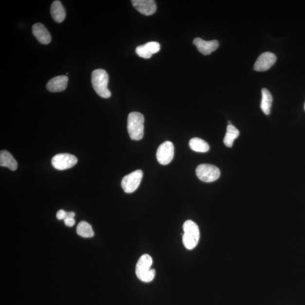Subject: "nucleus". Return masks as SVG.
Wrapping results in <instances>:
<instances>
[{
  "mask_svg": "<svg viewBox=\"0 0 305 305\" xmlns=\"http://www.w3.org/2000/svg\"><path fill=\"white\" fill-rule=\"evenodd\" d=\"M153 259L148 254H144L140 258L136 266V274L141 281L152 282L155 277L156 271L151 269Z\"/></svg>",
  "mask_w": 305,
  "mask_h": 305,
  "instance_id": "f257e3e1",
  "label": "nucleus"
},
{
  "mask_svg": "<svg viewBox=\"0 0 305 305\" xmlns=\"http://www.w3.org/2000/svg\"><path fill=\"white\" fill-rule=\"evenodd\" d=\"M144 117L139 112H132L128 116L127 129L129 136L133 140L143 139L144 136Z\"/></svg>",
  "mask_w": 305,
  "mask_h": 305,
  "instance_id": "f03ea898",
  "label": "nucleus"
},
{
  "mask_svg": "<svg viewBox=\"0 0 305 305\" xmlns=\"http://www.w3.org/2000/svg\"><path fill=\"white\" fill-rule=\"evenodd\" d=\"M108 76L105 70L97 69L92 73V85L94 90L104 99L109 98L111 93L108 89Z\"/></svg>",
  "mask_w": 305,
  "mask_h": 305,
  "instance_id": "7ed1b4c3",
  "label": "nucleus"
},
{
  "mask_svg": "<svg viewBox=\"0 0 305 305\" xmlns=\"http://www.w3.org/2000/svg\"><path fill=\"white\" fill-rule=\"evenodd\" d=\"M183 227V244L187 250H192L197 246L198 243L199 236H200L198 226L192 220H188L185 221Z\"/></svg>",
  "mask_w": 305,
  "mask_h": 305,
  "instance_id": "20e7f679",
  "label": "nucleus"
},
{
  "mask_svg": "<svg viewBox=\"0 0 305 305\" xmlns=\"http://www.w3.org/2000/svg\"><path fill=\"white\" fill-rule=\"evenodd\" d=\"M196 173L199 180L206 183L216 180L220 175L218 168L210 164H199L196 169Z\"/></svg>",
  "mask_w": 305,
  "mask_h": 305,
  "instance_id": "39448f33",
  "label": "nucleus"
},
{
  "mask_svg": "<svg viewBox=\"0 0 305 305\" xmlns=\"http://www.w3.org/2000/svg\"><path fill=\"white\" fill-rule=\"evenodd\" d=\"M143 177L142 170H137L132 173L126 175L122 179L121 186L127 194H131L138 188Z\"/></svg>",
  "mask_w": 305,
  "mask_h": 305,
  "instance_id": "423d86ee",
  "label": "nucleus"
},
{
  "mask_svg": "<svg viewBox=\"0 0 305 305\" xmlns=\"http://www.w3.org/2000/svg\"><path fill=\"white\" fill-rule=\"evenodd\" d=\"M78 159L72 154L68 153L58 154L52 158V164L55 169L65 170L76 165Z\"/></svg>",
  "mask_w": 305,
  "mask_h": 305,
  "instance_id": "0eeeda50",
  "label": "nucleus"
},
{
  "mask_svg": "<svg viewBox=\"0 0 305 305\" xmlns=\"http://www.w3.org/2000/svg\"><path fill=\"white\" fill-rule=\"evenodd\" d=\"M157 159L162 165H167L173 160L174 156V146L170 142H164L157 149Z\"/></svg>",
  "mask_w": 305,
  "mask_h": 305,
  "instance_id": "6e6552de",
  "label": "nucleus"
},
{
  "mask_svg": "<svg viewBox=\"0 0 305 305\" xmlns=\"http://www.w3.org/2000/svg\"><path fill=\"white\" fill-rule=\"evenodd\" d=\"M276 61V55L269 52L263 53L256 61L254 70L256 72H265L270 69Z\"/></svg>",
  "mask_w": 305,
  "mask_h": 305,
  "instance_id": "1a4fd4ad",
  "label": "nucleus"
},
{
  "mask_svg": "<svg viewBox=\"0 0 305 305\" xmlns=\"http://www.w3.org/2000/svg\"><path fill=\"white\" fill-rule=\"evenodd\" d=\"M134 8L143 15L149 16L155 13L157 5L154 0H132Z\"/></svg>",
  "mask_w": 305,
  "mask_h": 305,
  "instance_id": "9d476101",
  "label": "nucleus"
},
{
  "mask_svg": "<svg viewBox=\"0 0 305 305\" xmlns=\"http://www.w3.org/2000/svg\"><path fill=\"white\" fill-rule=\"evenodd\" d=\"M199 52L203 55H207L215 52L219 47L218 41H205L199 37L195 38L193 41Z\"/></svg>",
  "mask_w": 305,
  "mask_h": 305,
  "instance_id": "9b49d317",
  "label": "nucleus"
},
{
  "mask_svg": "<svg viewBox=\"0 0 305 305\" xmlns=\"http://www.w3.org/2000/svg\"><path fill=\"white\" fill-rule=\"evenodd\" d=\"M161 46L159 43L155 41H151L137 47L136 53L139 57L148 59L151 57L153 54L159 52Z\"/></svg>",
  "mask_w": 305,
  "mask_h": 305,
  "instance_id": "f8f14e48",
  "label": "nucleus"
},
{
  "mask_svg": "<svg viewBox=\"0 0 305 305\" xmlns=\"http://www.w3.org/2000/svg\"><path fill=\"white\" fill-rule=\"evenodd\" d=\"M68 80V77L66 75L54 77L48 82L47 89L51 92H62L67 87Z\"/></svg>",
  "mask_w": 305,
  "mask_h": 305,
  "instance_id": "ddd939ff",
  "label": "nucleus"
},
{
  "mask_svg": "<svg viewBox=\"0 0 305 305\" xmlns=\"http://www.w3.org/2000/svg\"><path fill=\"white\" fill-rule=\"evenodd\" d=\"M33 33L36 39L43 44L51 43L52 37L51 34L43 24L37 23L32 27Z\"/></svg>",
  "mask_w": 305,
  "mask_h": 305,
  "instance_id": "4468645a",
  "label": "nucleus"
},
{
  "mask_svg": "<svg viewBox=\"0 0 305 305\" xmlns=\"http://www.w3.org/2000/svg\"><path fill=\"white\" fill-rule=\"evenodd\" d=\"M51 16L56 22L61 23L66 18V11L64 7L59 1H54L51 7Z\"/></svg>",
  "mask_w": 305,
  "mask_h": 305,
  "instance_id": "2eb2a0df",
  "label": "nucleus"
},
{
  "mask_svg": "<svg viewBox=\"0 0 305 305\" xmlns=\"http://www.w3.org/2000/svg\"><path fill=\"white\" fill-rule=\"evenodd\" d=\"M0 166L8 167L12 171H15L18 168V163L15 158L7 150H1L0 153Z\"/></svg>",
  "mask_w": 305,
  "mask_h": 305,
  "instance_id": "dca6fc26",
  "label": "nucleus"
},
{
  "mask_svg": "<svg viewBox=\"0 0 305 305\" xmlns=\"http://www.w3.org/2000/svg\"><path fill=\"white\" fill-rule=\"evenodd\" d=\"M272 103V96L269 90L266 89L262 90V101L261 108L266 115L270 113Z\"/></svg>",
  "mask_w": 305,
  "mask_h": 305,
  "instance_id": "f3484780",
  "label": "nucleus"
},
{
  "mask_svg": "<svg viewBox=\"0 0 305 305\" xmlns=\"http://www.w3.org/2000/svg\"><path fill=\"white\" fill-rule=\"evenodd\" d=\"M240 132L238 129L233 125L228 126L227 132L223 139L224 145L229 148L233 146L234 140L238 138Z\"/></svg>",
  "mask_w": 305,
  "mask_h": 305,
  "instance_id": "a211bd4d",
  "label": "nucleus"
},
{
  "mask_svg": "<svg viewBox=\"0 0 305 305\" xmlns=\"http://www.w3.org/2000/svg\"><path fill=\"white\" fill-rule=\"evenodd\" d=\"M189 146L194 151L199 153H205L209 151V145L204 140L198 138L191 139L189 143Z\"/></svg>",
  "mask_w": 305,
  "mask_h": 305,
  "instance_id": "6ab92c4d",
  "label": "nucleus"
},
{
  "mask_svg": "<svg viewBox=\"0 0 305 305\" xmlns=\"http://www.w3.org/2000/svg\"><path fill=\"white\" fill-rule=\"evenodd\" d=\"M76 233L78 235L84 238H90L94 236L92 226L85 221H82L76 227Z\"/></svg>",
  "mask_w": 305,
  "mask_h": 305,
  "instance_id": "aec40b11",
  "label": "nucleus"
},
{
  "mask_svg": "<svg viewBox=\"0 0 305 305\" xmlns=\"http://www.w3.org/2000/svg\"><path fill=\"white\" fill-rule=\"evenodd\" d=\"M66 215H67V212H65V210H59L56 216L58 220H64L66 218Z\"/></svg>",
  "mask_w": 305,
  "mask_h": 305,
  "instance_id": "412c9836",
  "label": "nucleus"
},
{
  "mask_svg": "<svg viewBox=\"0 0 305 305\" xmlns=\"http://www.w3.org/2000/svg\"><path fill=\"white\" fill-rule=\"evenodd\" d=\"M64 220L65 225L68 227H72L73 226H74V224H75V220L74 218H65Z\"/></svg>",
  "mask_w": 305,
  "mask_h": 305,
  "instance_id": "4be33fe9",
  "label": "nucleus"
},
{
  "mask_svg": "<svg viewBox=\"0 0 305 305\" xmlns=\"http://www.w3.org/2000/svg\"><path fill=\"white\" fill-rule=\"evenodd\" d=\"M75 216V213H73L72 212H67V215H66V218H74Z\"/></svg>",
  "mask_w": 305,
  "mask_h": 305,
  "instance_id": "5701e85b",
  "label": "nucleus"
},
{
  "mask_svg": "<svg viewBox=\"0 0 305 305\" xmlns=\"http://www.w3.org/2000/svg\"><path fill=\"white\" fill-rule=\"evenodd\" d=\"M230 125H233L232 123H231V122L230 121H229V122H228V126H230Z\"/></svg>",
  "mask_w": 305,
  "mask_h": 305,
  "instance_id": "b1692460",
  "label": "nucleus"
},
{
  "mask_svg": "<svg viewBox=\"0 0 305 305\" xmlns=\"http://www.w3.org/2000/svg\"></svg>",
  "mask_w": 305,
  "mask_h": 305,
  "instance_id": "393cba45",
  "label": "nucleus"
}]
</instances>
